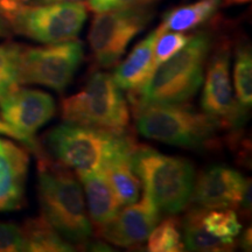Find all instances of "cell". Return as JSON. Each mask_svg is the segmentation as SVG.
I'll return each mask as SVG.
<instances>
[{
	"mask_svg": "<svg viewBox=\"0 0 252 252\" xmlns=\"http://www.w3.org/2000/svg\"><path fill=\"white\" fill-rule=\"evenodd\" d=\"M131 163L143 184L144 195L159 212L180 213L190 202L196 179L190 161L138 145Z\"/></svg>",
	"mask_w": 252,
	"mask_h": 252,
	"instance_id": "obj_4",
	"label": "cell"
},
{
	"mask_svg": "<svg viewBox=\"0 0 252 252\" xmlns=\"http://www.w3.org/2000/svg\"><path fill=\"white\" fill-rule=\"evenodd\" d=\"M236 99L245 110L252 104V55L248 46L239 47L236 52L234 70Z\"/></svg>",
	"mask_w": 252,
	"mask_h": 252,
	"instance_id": "obj_21",
	"label": "cell"
},
{
	"mask_svg": "<svg viewBox=\"0 0 252 252\" xmlns=\"http://www.w3.org/2000/svg\"><path fill=\"white\" fill-rule=\"evenodd\" d=\"M54 115V99L45 91L18 88L0 99V116L30 139L36 140V131Z\"/></svg>",
	"mask_w": 252,
	"mask_h": 252,
	"instance_id": "obj_12",
	"label": "cell"
},
{
	"mask_svg": "<svg viewBox=\"0 0 252 252\" xmlns=\"http://www.w3.org/2000/svg\"><path fill=\"white\" fill-rule=\"evenodd\" d=\"M150 20L151 12L145 6L98 12L93 19L88 35L97 64L110 68L119 62L128 43Z\"/></svg>",
	"mask_w": 252,
	"mask_h": 252,
	"instance_id": "obj_9",
	"label": "cell"
},
{
	"mask_svg": "<svg viewBox=\"0 0 252 252\" xmlns=\"http://www.w3.org/2000/svg\"><path fill=\"white\" fill-rule=\"evenodd\" d=\"M241 244L244 249H249V250H250V248H251V229H249L245 231L243 238H242Z\"/></svg>",
	"mask_w": 252,
	"mask_h": 252,
	"instance_id": "obj_30",
	"label": "cell"
},
{
	"mask_svg": "<svg viewBox=\"0 0 252 252\" xmlns=\"http://www.w3.org/2000/svg\"><path fill=\"white\" fill-rule=\"evenodd\" d=\"M207 208H194L182 220L184 244L189 251H231L235 241H224L213 236L203 225V214Z\"/></svg>",
	"mask_w": 252,
	"mask_h": 252,
	"instance_id": "obj_17",
	"label": "cell"
},
{
	"mask_svg": "<svg viewBox=\"0 0 252 252\" xmlns=\"http://www.w3.org/2000/svg\"><path fill=\"white\" fill-rule=\"evenodd\" d=\"M159 220V210L146 195L139 202L127 204L108 223L97 229L99 237L118 247L139 245L149 237Z\"/></svg>",
	"mask_w": 252,
	"mask_h": 252,
	"instance_id": "obj_13",
	"label": "cell"
},
{
	"mask_svg": "<svg viewBox=\"0 0 252 252\" xmlns=\"http://www.w3.org/2000/svg\"><path fill=\"white\" fill-rule=\"evenodd\" d=\"M207 209L243 208L251 212V182L225 166H213L195 179L193 196Z\"/></svg>",
	"mask_w": 252,
	"mask_h": 252,
	"instance_id": "obj_11",
	"label": "cell"
},
{
	"mask_svg": "<svg viewBox=\"0 0 252 252\" xmlns=\"http://www.w3.org/2000/svg\"><path fill=\"white\" fill-rule=\"evenodd\" d=\"M30 166L24 147L0 138V212L21 208Z\"/></svg>",
	"mask_w": 252,
	"mask_h": 252,
	"instance_id": "obj_14",
	"label": "cell"
},
{
	"mask_svg": "<svg viewBox=\"0 0 252 252\" xmlns=\"http://www.w3.org/2000/svg\"><path fill=\"white\" fill-rule=\"evenodd\" d=\"M63 121L111 132H126L130 123L127 103L108 72H94L80 93L63 99Z\"/></svg>",
	"mask_w": 252,
	"mask_h": 252,
	"instance_id": "obj_6",
	"label": "cell"
},
{
	"mask_svg": "<svg viewBox=\"0 0 252 252\" xmlns=\"http://www.w3.org/2000/svg\"><path fill=\"white\" fill-rule=\"evenodd\" d=\"M84 0H31L32 4H55V2H80Z\"/></svg>",
	"mask_w": 252,
	"mask_h": 252,
	"instance_id": "obj_29",
	"label": "cell"
},
{
	"mask_svg": "<svg viewBox=\"0 0 252 252\" xmlns=\"http://www.w3.org/2000/svg\"><path fill=\"white\" fill-rule=\"evenodd\" d=\"M189 39H190V36L186 35L182 32L166 33V31H163L158 37L156 46H154V69L159 64H161L162 62H165L166 60L176 54L182 47H185Z\"/></svg>",
	"mask_w": 252,
	"mask_h": 252,
	"instance_id": "obj_25",
	"label": "cell"
},
{
	"mask_svg": "<svg viewBox=\"0 0 252 252\" xmlns=\"http://www.w3.org/2000/svg\"><path fill=\"white\" fill-rule=\"evenodd\" d=\"M0 134L7 135V137H11V138H13V139L19 140L20 143H23L25 146L28 147L31 151H33V152L35 153L37 157L42 156L43 154V151L41 150V146L36 140L30 139V138H27L26 135L21 134L20 132H18L15 128L12 127L8 123H6L1 116H0Z\"/></svg>",
	"mask_w": 252,
	"mask_h": 252,
	"instance_id": "obj_28",
	"label": "cell"
},
{
	"mask_svg": "<svg viewBox=\"0 0 252 252\" xmlns=\"http://www.w3.org/2000/svg\"><path fill=\"white\" fill-rule=\"evenodd\" d=\"M251 0H223V5L224 6H232V5H242L250 2Z\"/></svg>",
	"mask_w": 252,
	"mask_h": 252,
	"instance_id": "obj_32",
	"label": "cell"
},
{
	"mask_svg": "<svg viewBox=\"0 0 252 252\" xmlns=\"http://www.w3.org/2000/svg\"><path fill=\"white\" fill-rule=\"evenodd\" d=\"M230 55L226 47H220L210 60L202 93L203 112L219 126L237 127L247 119V111L237 102L230 80Z\"/></svg>",
	"mask_w": 252,
	"mask_h": 252,
	"instance_id": "obj_10",
	"label": "cell"
},
{
	"mask_svg": "<svg viewBox=\"0 0 252 252\" xmlns=\"http://www.w3.org/2000/svg\"><path fill=\"white\" fill-rule=\"evenodd\" d=\"M46 141L58 162L74 169L78 178L104 172L115 160L132 156L138 146L126 132L117 133L70 123L50 130Z\"/></svg>",
	"mask_w": 252,
	"mask_h": 252,
	"instance_id": "obj_1",
	"label": "cell"
},
{
	"mask_svg": "<svg viewBox=\"0 0 252 252\" xmlns=\"http://www.w3.org/2000/svg\"><path fill=\"white\" fill-rule=\"evenodd\" d=\"M81 180L84 186L90 220L98 229L115 217L122 204L103 172L82 176Z\"/></svg>",
	"mask_w": 252,
	"mask_h": 252,
	"instance_id": "obj_16",
	"label": "cell"
},
{
	"mask_svg": "<svg viewBox=\"0 0 252 252\" xmlns=\"http://www.w3.org/2000/svg\"><path fill=\"white\" fill-rule=\"evenodd\" d=\"M23 46L13 42L0 45V99L18 89L19 56Z\"/></svg>",
	"mask_w": 252,
	"mask_h": 252,
	"instance_id": "obj_23",
	"label": "cell"
},
{
	"mask_svg": "<svg viewBox=\"0 0 252 252\" xmlns=\"http://www.w3.org/2000/svg\"><path fill=\"white\" fill-rule=\"evenodd\" d=\"M220 1L222 0H197L193 4L176 7L165 15L161 26L166 32L194 30L215 14Z\"/></svg>",
	"mask_w": 252,
	"mask_h": 252,
	"instance_id": "obj_19",
	"label": "cell"
},
{
	"mask_svg": "<svg viewBox=\"0 0 252 252\" xmlns=\"http://www.w3.org/2000/svg\"><path fill=\"white\" fill-rule=\"evenodd\" d=\"M131 157L115 160L103 172L122 206L137 202L140 196L141 181L132 168Z\"/></svg>",
	"mask_w": 252,
	"mask_h": 252,
	"instance_id": "obj_20",
	"label": "cell"
},
{
	"mask_svg": "<svg viewBox=\"0 0 252 252\" xmlns=\"http://www.w3.org/2000/svg\"><path fill=\"white\" fill-rule=\"evenodd\" d=\"M147 242L151 252H179L185 250L180 231V223L176 219H167L154 226Z\"/></svg>",
	"mask_w": 252,
	"mask_h": 252,
	"instance_id": "obj_22",
	"label": "cell"
},
{
	"mask_svg": "<svg viewBox=\"0 0 252 252\" xmlns=\"http://www.w3.org/2000/svg\"><path fill=\"white\" fill-rule=\"evenodd\" d=\"M39 200L42 216L65 241L84 244L93 235L80 182L70 168L39 157Z\"/></svg>",
	"mask_w": 252,
	"mask_h": 252,
	"instance_id": "obj_3",
	"label": "cell"
},
{
	"mask_svg": "<svg viewBox=\"0 0 252 252\" xmlns=\"http://www.w3.org/2000/svg\"><path fill=\"white\" fill-rule=\"evenodd\" d=\"M9 33L8 30V24L6 23L5 19L0 15V37L1 36H7Z\"/></svg>",
	"mask_w": 252,
	"mask_h": 252,
	"instance_id": "obj_31",
	"label": "cell"
},
{
	"mask_svg": "<svg viewBox=\"0 0 252 252\" xmlns=\"http://www.w3.org/2000/svg\"><path fill=\"white\" fill-rule=\"evenodd\" d=\"M82 2L25 4L23 0H0V15L18 34L53 45L74 40L87 20Z\"/></svg>",
	"mask_w": 252,
	"mask_h": 252,
	"instance_id": "obj_5",
	"label": "cell"
},
{
	"mask_svg": "<svg viewBox=\"0 0 252 252\" xmlns=\"http://www.w3.org/2000/svg\"><path fill=\"white\" fill-rule=\"evenodd\" d=\"M83 59L80 41L69 40L46 47H24L19 56L20 84H40L63 91Z\"/></svg>",
	"mask_w": 252,
	"mask_h": 252,
	"instance_id": "obj_8",
	"label": "cell"
},
{
	"mask_svg": "<svg viewBox=\"0 0 252 252\" xmlns=\"http://www.w3.org/2000/svg\"><path fill=\"white\" fill-rule=\"evenodd\" d=\"M23 232L25 251L64 252L74 248L65 241L43 216L28 219L20 226Z\"/></svg>",
	"mask_w": 252,
	"mask_h": 252,
	"instance_id": "obj_18",
	"label": "cell"
},
{
	"mask_svg": "<svg viewBox=\"0 0 252 252\" xmlns=\"http://www.w3.org/2000/svg\"><path fill=\"white\" fill-rule=\"evenodd\" d=\"M154 0H89L88 7L91 11L98 13V12L111 11V9L139 7V6L149 5Z\"/></svg>",
	"mask_w": 252,
	"mask_h": 252,
	"instance_id": "obj_27",
	"label": "cell"
},
{
	"mask_svg": "<svg viewBox=\"0 0 252 252\" xmlns=\"http://www.w3.org/2000/svg\"><path fill=\"white\" fill-rule=\"evenodd\" d=\"M165 31L160 25L132 49L130 55L115 69L112 78L119 89L134 91L149 80L154 70V46Z\"/></svg>",
	"mask_w": 252,
	"mask_h": 252,
	"instance_id": "obj_15",
	"label": "cell"
},
{
	"mask_svg": "<svg viewBox=\"0 0 252 252\" xmlns=\"http://www.w3.org/2000/svg\"><path fill=\"white\" fill-rule=\"evenodd\" d=\"M25 251V243L20 226L0 222V252Z\"/></svg>",
	"mask_w": 252,
	"mask_h": 252,
	"instance_id": "obj_26",
	"label": "cell"
},
{
	"mask_svg": "<svg viewBox=\"0 0 252 252\" xmlns=\"http://www.w3.org/2000/svg\"><path fill=\"white\" fill-rule=\"evenodd\" d=\"M203 225L208 232L224 241H235L241 234L242 224L234 210H209L203 214Z\"/></svg>",
	"mask_w": 252,
	"mask_h": 252,
	"instance_id": "obj_24",
	"label": "cell"
},
{
	"mask_svg": "<svg viewBox=\"0 0 252 252\" xmlns=\"http://www.w3.org/2000/svg\"><path fill=\"white\" fill-rule=\"evenodd\" d=\"M212 40L208 33L190 36L185 47L154 69L139 89L131 91L133 109L151 104H182L203 83Z\"/></svg>",
	"mask_w": 252,
	"mask_h": 252,
	"instance_id": "obj_2",
	"label": "cell"
},
{
	"mask_svg": "<svg viewBox=\"0 0 252 252\" xmlns=\"http://www.w3.org/2000/svg\"><path fill=\"white\" fill-rule=\"evenodd\" d=\"M134 113L137 130L145 138L187 149L209 143L219 127L206 113L180 104H151Z\"/></svg>",
	"mask_w": 252,
	"mask_h": 252,
	"instance_id": "obj_7",
	"label": "cell"
}]
</instances>
